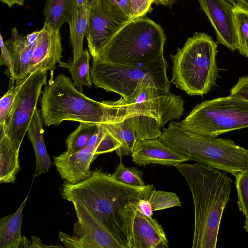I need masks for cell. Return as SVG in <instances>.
I'll return each instance as SVG.
<instances>
[{"label": "cell", "mask_w": 248, "mask_h": 248, "mask_svg": "<svg viewBox=\"0 0 248 248\" xmlns=\"http://www.w3.org/2000/svg\"><path fill=\"white\" fill-rule=\"evenodd\" d=\"M176 0H155L154 3L157 5H162L169 7H171Z\"/></svg>", "instance_id": "obj_40"}, {"label": "cell", "mask_w": 248, "mask_h": 248, "mask_svg": "<svg viewBox=\"0 0 248 248\" xmlns=\"http://www.w3.org/2000/svg\"><path fill=\"white\" fill-rule=\"evenodd\" d=\"M130 17V0H108Z\"/></svg>", "instance_id": "obj_37"}, {"label": "cell", "mask_w": 248, "mask_h": 248, "mask_svg": "<svg viewBox=\"0 0 248 248\" xmlns=\"http://www.w3.org/2000/svg\"><path fill=\"white\" fill-rule=\"evenodd\" d=\"M47 72L38 69L29 75L17 93L7 118L5 133L19 150L37 108L42 88L47 83Z\"/></svg>", "instance_id": "obj_10"}, {"label": "cell", "mask_w": 248, "mask_h": 248, "mask_svg": "<svg viewBox=\"0 0 248 248\" xmlns=\"http://www.w3.org/2000/svg\"><path fill=\"white\" fill-rule=\"evenodd\" d=\"M39 31L23 36L16 27L11 31V38L5 42L12 60L13 78L11 85L15 80L18 81L27 78L32 58Z\"/></svg>", "instance_id": "obj_18"}, {"label": "cell", "mask_w": 248, "mask_h": 248, "mask_svg": "<svg viewBox=\"0 0 248 248\" xmlns=\"http://www.w3.org/2000/svg\"><path fill=\"white\" fill-rule=\"evenodd\" d=\"M131 155L135 164L143 166L150 164L175 166L189 161L159 138L138 140Z\"/></svg>", "instance_id": "obj_17"}, {"label": "cell", "mask_w": 248, "mask_h": 248, "mask_svg": "<svg viewBox=\"0 0 248 248\" xmlns=\"http://www.w3.org/2000/svg\"><path fill=\"white\" fill-rule=\"evenodd\" d=\"M98 128V124L81 122L66 140L67 151L77 152L86 147L88 142Z\"/></svg>", "instance_id": "obj_27"}, {"label": "cell", "mask_w": 248, "mask_h": 248, "mask_svg": "<svg viewBox=\"0 0 248 248\" xmlns=\"http://www.w3.org/2000/svg\"><path fill=\"white\" fill-rule=\"evenodd\" d=\"M121 146L120 143L106 129L105 135L95 150V154L98 156L102 153L116 151Z\"/></svg>", "instance_id": "obj_32"}, {"label": "cell", "mask_w": 248, "mask_h": 248, "mask_svg": "<svg viewBox=\"0 0 248 248\" xmlns=\"http://www.w3.org/2000/svg\"><path fill=\"white\" fill-rule=\"evenodd\" d=\"M148 200L153 211L182 206L179 198L175 193L157 190L154 188L151 190Z\"/></svg>", "instance_id": "obj_28"}, {"label": "cell", "mask_w": 248, "mask_h": 248, "mask_svg": "<svg viewBox=\"0 0 248 248\" xmlns=\"http://www.w3.org/2000/svg\"><path fill=\"white\" fill-rule=\"evenodd\" d=\"M148 199L144 198L140 200L137 203V209L143 215L147 217H152L154 211Z\"/></svg>", "instance_id": "obj_36"}, {"label": "cell", "mask_w": 248, "mask_h": 248, "mask_svg": "<svg viewBox=\"0 0 248 248\" xmlns=\"http://www.w3.org/2000/svg\"><path fill=\"white\" fill-rule=\"evenodd\" d=\"M138 202L126 211L129 248H168L169 242L163 227L156 219L146 217L137 210Z\"/></svg>", "instance_id": "obj_13"}, {"label": "cell", "mask_w": 248, "mask_h": 248, "mask_svg": "<svg viewBox=\"0 0 248 248\" xmlns=\"http://www.w3.org/2000/svg\"><path fill=\"white\" fill-rule=\"evenodd\" d=\"M78 8L77 0H46L43 11L44 24L59 30L71 20Z\"/></svg>", "instance_id": "obj_22"}, {"label": "cell", "mask_w": 248, "mask_h": 248, "mask_svg": "<svg viewBox=\"0 0 248 248\" xmlns=\"http://www.w3.org/2000/svg\"><path fill=\"white\" fill-rule=\"evenodd\" d=\"M27 78L16 81V86L14 87V85H11V87L9 88L6 93L0 99V124H5L7 118L13 105L15 98Z\"/></svg>", "instance_id": "obj_31"}, {"label": "cell", "mask_w": 248, "mask_h": 248, "mask_svg": "<svg viewBox=\"0 0 248 248\" xmlns=\"http://www.w3.org/2000/svg\"><path fill=\"white\" fill-rule=\"evenodd\" d=\"M217 44L205 33H195L170 57L171 82L190 96L209 92L219 77L216 60Z\"/></svg>", "instance_id": "obj_5"}, {"label": "cell", "mask_w": 248, "mask_h": 248, "mask_svg": "<svg viewBox=\"0 0 248 248\" xmlns=\"http://www.w3.org/2000/svg\"><path fill=\"white\" fill-rule=\"evenodd\" d=\"M230 3L234 4L236 3V0H227Z\"/></svg>", "instance_id": "obj_44"}, {"label": "cell", "mask_w": 248, "mask_h": 248, "mask_svg": "<svg viewBox=\"0 0 248 248\" xmlns=\"http://www.w3.org/2000/svg\"><path fill=\"white\" fill-rule=\"evenodd\" d=\"M97 156L95 149L86 146L77 152L67 150L53 157L54 164L62 179L76 184L91 176L90 165Z\"/></svg>", "instance_id": "obj_16"}, {"label": "cell", "mask_w": 248, "mask_h": 248, "mask_svg": "<svg viewBox=\"0 0 248 248\" xmlns=\"http://www.w3.org/2000/svg\"><path fill=\"white\" fill-rule=\"evenodd\" d=\"M115 180L124 184L135 186H143V173L135 167H127L120 161L114 173L110 174Z\"/></svg>", "instance_id": "obj_29"}, {"label": "cell", "mask_w": 248, "mask_h": 248, "mask_svg": "<svg viewBox=\"0 0 248 248\" xmlns=\"http://www.w3.org/2000/svg\"><path fill=\"white\" fill-rule=\"evenodd\" d=\"M165 41L161 26L143 16L125 24L94 59L120 64L147 63L164 57Z\"/></svg>", "instance_id": "obj_6"}, {"label": "cell", "mask_w": 248, "mask_h": 248, "mask_svg": "<svg viewBox=\"0 0 248 248\" xmlns=\"http://www.w3.org/2000/svg\"><path fill=\"white\" fill-rule=\"evenodd\" d=\"M42 115L36 109L27 130L36 158L34 177L47 172L51 167V161L45 145L43 139V124Z\"/></svg>", "instance_id": "obj_19"}, {"label": "cell", "mask_w": 248, "mask_h": 248, "mask_svg": "<svg viewBox=\"0 0 248 248\" xmlns=\"http://www.w3.org/2000/svg\"><path fill=\"white\" fill-rule=\"evenodd\" d=\"M244 228L245 229V230L247 232H248V220H245Z\"/></svg>", "instance_id": "obj_43"}, {"label": "cell", "mask_w": 248, "mask_h": 248, "mask_svg": "<svg viewBox=\"0 0 248 248\" xmlns=\"http://www.w3.org/2000/svg\"><path fill=\"white\" fill-rule=\"evenodd\" d=\"M2 3L7 4L9 7L15 4L23 6L25 0H0Z\"/></svg>", "instance_id": "obj_39"}, {"label": "cell", "mask_w": 248, "mask_h": 248, "mask_svg": "<svg viewBox=\"0 0 248 248\" xmlns=\"http://www.w3.org/2000/svg\"><path fill=\"white\" fill-rule=\"evenodd\" d=\"M62 51L59 30L44 24L39 30L28 75L38 69L47 71L54 69L61 62Z\"/></svg>", "instance_id": "obj_15"}, {"label": "cell", "mask_w": 248, "mask_h": 248, "mask_svg": "<svg viewBox=\"0 0 248 248\" xmlns=\"http://www.w3.org/2000/svg\"><path fill=\"white\" fill-rule=\"evenodd\" d=\"M41 94V115L46 126L58 125L63 121L99 124L127 118L114 101L98 102L88 98L64 74L52 77Z\"/></svg>", "instance_id": "obj_3"}, {"label": "cell", "mask_w": 248, "mask_h": 248, "mask_svg": "<svg viewBox=\"0 0 248 248\" xmlns=\"http://www.w3.org/2000/svg\"><path fill=\"white\" fill-rule=\"evenodd\" d=\"M230 95L248 101V75L240 78L230 90Z\"/></svg>", "instance_id": "obj_34"}, {"label": "cell", "mask_w": 248, "mask_h": 248, "mask_svg": "<svg viewBox=\"0 0 248 248\" xmlns=\"http://www.w3.org/2000/svg\"><path fill=\"white\" fill-rule=\"evenodd\" d=\"M177 124L188 132L211 137L248 128V101L231 95L206 100Z\"/></svg>", "instance_id": "obj_8"}, {"label": "cell", "mask_w": 248, "mask_h": 248, "mask_svg": "<svg viewBox=\"0 0 248 248\" xmlns=\"http://www.w3.org/2000/svg\"><path fill=\"white\" fill-rule=\"evenodd\" d=\"M153 188V184L135 186L124 184L97 169L78 184L65 181L60 193L63 199L85 207L123 248H129L125 211L134 203L148 198Z\"/></svg>", "instance_id": "obj_1"}, {"label": "cell", "mask_w": 248, "mask_h": 248, "mask_svg": "<svg viewBox=\"0 0 248 248\" xmlns=\"http://www.w3.org/2000/svg\"><path fill=\"white\" fill-rule=\"evenodd\" d=\"M212 25L217 42L232 51L238 48L233 5L226 0H198Z\"/></svg>", "instance_id": "obj_14"}, {"label": "cell", "mask_w": 248, "mask_h": 248, "mask_svg": "<svg viewBox=\"0 0 248 248\" xmlns=\"http://www.w3.org/2000/svg\"><path fill=\"white\" fill-rule=\"evenodd\" d=\"M236 3L248 9V0H236Z\"/></svg>", "instance_id": "obj_41"}, {"label": "cell", "mask_w": 248, "mask_h": 248, "mask_svg": "<svg viewBox=\"0 0 248 248\" xmlns=\"http://www.w3.org/2000/svg\"><path fill=\"white\" fill-rule=\"evenodd\" d=\"M0 46L1 48L0 64V65H5L7 67L9 72L8 74L10 76L11 80L13 75L12 57L1 33H0Z\"/></svg>", "instance_id": "obj_35"}, {"label": "cell", "mask_w": 248, "mask_h": 248, "mask_svg": "<svg viewBox=\"0 0 248 248\" xmlns=\"http://www.w3.org/2000/svg\"><path fill=\"white\" fill-rule=\"evenodd\" d=\"M90 56L87 50H83L80 57L75 62H59L60 67L68 69L73 80L74 85L81 92L83 86L91 87L92 81L89 61Z\"/></svg>", "instance_id": "obj_25"}, {"label": "cell", "mask_w": 248, "mask_h": 248, "mask_svg": "<svg viewBox=\"0 0 248 248\" xmlns=\"http://www.w3.org/2000/svg\"><path fill=\"white\" fill-rule=\"evenodd\" d=\"M90 69L92 83L107 92L118 93L128 99L141 84L152 83L158 88L170 92V83L167 76V62L164 57L137 65L110 63L93 59Z\"/></svg>", "instance_id": "obj_7"}, {"label": "cell", "mask_w": 248, "mask_h": 248, "mask_svg": "<svg viewBox=\"0 0 248 248\" xmlns=\"http://www.w3.org/2000/svg\"><path fill=\"white\" fill-rule=\"evenodd\" d=\"M233 5L238 41L237 50L241 55L248 58V9L236 3Z\"/></svg>", "instance_id": "obj_26"}, {"label": "cell", "mask_w": 248, "mask_h": 248, "mask_svg": "<svg viewBox=\"0 0 248 248\" xmlns=\"http://www.w3.org/2000/svg\"><path fill=\"white\" fill-rule=\"evenodd\" d=\"M20 150L13 144L5 133L0 136V182L14 183L20 170Z\"/></svg>", "instance_id": "obj_21"}, {"label": "cell", "mask_w": 248, "mask_h": 248, "mask_svg": "<svg viewBox=\"0 0 248 248\" xmlns=\"http://www.w3.org/2000/svg\"><path fill=\"white\" fill-rule=\"evenodd\" d=\"M32 242L30 245L31 248H44V247H62V246H46L43 244L40 238L32 236L31 237Z\"/></svg>", "instance_id": "obj_38"}, {"label": "cell", "mask_w": 248, "mask_h": 248, "mask_svg": "<svg viewBox=\"0 0 248 248\" xmlns=\"http://www.w3.org/2000/svg\"><path fill=\"white\" fill-rule=\"evenodd\" d=\"M159 139L188 160L229 173L235 177L246 168L248 150L230 139L206 137L188 132L171 121Z\"/></svg>", "instance_id": "obj_4"}, {"label": "cell", "mask_w": 248, "mask_h": 248, "mask_svg": "<svg viewBox=\"0 0 248 248\" xmlns=\"http://www.w3.org/2000/svg\"><path fill=\"white\" fill-rule=\"evenodd\" d=\"M131 19L108 0H90L85 36L93 59Z\"/></svg>", "instance_id": "obj_11"}, {"label": "cell", "mask_w": 248, "mask_h": 248, "mask_svg": "<svg viewBox=\"0 0 248 248\" xmlns=\"http://www.w3.org/2000/svg\"><path fill=\"white\" fill-rule=\"evenodd\" d=\"M87 0H77L78 8L82 7L84 5Z\"/></svg>", "instance_id": "obj_42"}, {"label": "cell", "mask_w": 248, "mask_h": 248, "mask_svg": "<svg viewBox=\"0 0 248 248\" xmlns=\"http://www.w3.org/2000/svg\"><path fill=\"white\" fill-rule=\"evenodd\" d=\"M29 194L14 213L0 219V248H23V237L21 234L23 211Z\"/></svg>", "instance_id": "obj_20"}, {"label": "cell", "mask_w": 248, "mask_h": 248, "mask_svg": "<svg viewBox=\"0 0 248 248\" xmlns=\"http://www.w3.org/2000/svg\"><path fill=\"white\" fill-rule=\"evenodd\" d=\"M90 7V0H87L84 5L78 8L77 13L68 23L73 49V62L80 57L83 51V40L88 24Z\"/></svg>", "instance_id": "obj_24"}, {"label": "cell", "mask_w": 248, "mask_h": 248, "mask_svg": "<svg viewBox=\"0 0 248 248\" xmlns=\"http://www.w3.org/2000/svg\"><path fill=\"white\" fill-rule=\"evenodd\" d=\"M186 180L194 207L192 248H216L223 211L232 180L224 172L199 163L175 166Z\"/></svg>", "instance_id": "obj_2"}, {"label": "cell", "mask_w": 248, "mask_h": 248, "mask_svg": "<svg viewBox=\"0 0 248 248\" xmlns=\"http://www.w3.org/2000/svg\"><path fill=\"white\" fill-rule=\"evenodd\" d=\"M236 186L238 194L239 210L248 219V161L246 169L236 176Z\"/></svg>", "instance_id": "obj_30"}, {"label": "cell", "mask_w": 248, "mask_h": 248, "mask_svg": "<svg viewBox=\"0 0 248 248\" xmlns=\"http://www.w3.org/2000/svg\"><path fill=\"white\" fill-rule=\"evenodd\" d=\"M155 0H130L131 20L143 17Z\"/></svg>", "instance_id": "obj_33"}, {"label": "cell", "mask_w": 248, "mask_h": 248, "mask_svg": "<svg viewBox=\"0 0 248 248\" xmlns=\"http://www.w3.org/2000/svg\"><path fill=\"white\" fill-rule=\"evenodd\" d=\"M101 124L120 143L121 147L116 150L117 155L121 158L131 155L138 139L130 117L120 121Z\"/></svg>", "instance_id": "obj_23"}, {"label": "cell", "mask_w": 248, "mask_h": 248, "mask_svg": "<svg viewBox=\"0 0 248 248\" xmlns=\"http://www.w3.org/2000/svg\"><path fill=\"white\" fill-rule=\"evenodd\" d=\"M73 204L78 221L70 236L60 232L58 237L67 248H123L121 244L107 231L83 206Z\"/></svg>", "instance_id": "obj_12"}, {"label": "cell", "mask_w": 248, "mask_h": 248, "mask_svg": "<svg viewBox=\"0 0 248 248\" xmlns=\"http://www.w3.org/2000/svg\"><path fill=\"white\" fill-rule=\"evenodd\" d=\"M128 117L140 115L157 120L162 127L169 121L179 119L184 111V100L180 95L158 88L152 83L140 85L130 97L115 101Z\"/></svg>", "instance_id": "obj_9"}]
</instances>
